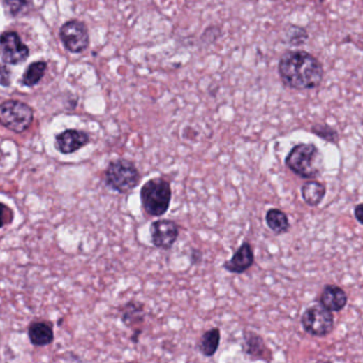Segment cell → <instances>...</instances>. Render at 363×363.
<instances>
[{"mask_svg":"<svg viewBox=\"0 0 363 363\" xmlns=\"http://www.w3.org/2000/svg\"><path fill=\"white\" fill-rule=\"evenodd\" d=\"M47 63L44 61H38L28 66L22 77V83L26 87H32L38 84L46 73Z\"/></svg>","mask_w":363,"mask_h":363,"instance_id":"19","label":"cell"},{"mask_svg":"<svg viewBox=\"0 0 363 363\" xmlns=\"http://www.w3.org/2000/svg\"><path fill=\"white\" fill-rule=\"evenodd\" d=\"M191 264H193V265L199 264V262H201V260H202L201 251L195 250V249H193V250L191 251Z\"/></svg>","mask_w":363,"mask_h":363,"instance_id":"25","label":"cell"},{"mask_svg":"<svg viewBox=\"0 0 363 363\" xmlns=\"http://www.w3.org/2000/svg\"><path fill=\"white\" fill-rule=\"evenodd\" d=\"M91 142V136L84 131L68 128L56 136V147L62 154H71Z\"/></svg>","mask_w":363,"mask_h":363,"instance_id":"11","label":"cell"},{"mask_svg":"<svg viewBox=\"0 0 363 363\" xmlns=\"http://www.w3.org/2000/svg\"><path fill=\"white\" fill-rule=\"evenodd\" d=\"M242 350L244 354L252 360H262L270 362L272 360V352L265 342L260 334L253 330H244Z\"/></svg>","mask_w":363,"mask_h":363,"instance_id":"10","label":"cell"},{"mask_svg":"<svg viewBox=\"0 0 363 363\" xmlns=\"http://www.w3.org/2000/svg\"><path fill=\"white\" fill-rule=\"evenodd\" d=\"M60 38L66 50L71 54H81L89 46V29L80 20L65 22L60 29Z\"/></svg>","mask_w":363,"mask_h":363,"instance_id":"7","label":"cell"},{"mask_svg":"<svg viewBox=\"0 0 363 363\" xmlns=\"http://www.w3.org/2000/svg\"><path fill=\"white\" fill-rule=\"evenodd\" d=\"M30 343L38 348H44L52 343L54 340L52 324L47 321H32L28 327Z\"/></svg>","mask_w":363,"mask_h":363,"instance_id":"14","label":"cell"},{"mask_svg":"<svg viewBox=\"0 0 363 363\" xmlns=\"http://www.w3.org/2000/svg\"><path fill=\"white\" fill-rule=\"evenodd\" d=\"M220 339L221 334L219 328L213 327L206 330L198 342V350L203 356L213 357L219 348Z\"/></svg>","mask_w":363,"mask_h":363,"instance_id":"16","label":"cell"},{"mask_svg":"<svg viewBox=\"0 0 363 363\" xmlns=\"http://www.w3.org/2000/svg\"><path fill=\"white\" fill-rule=\"evenodd\" d=\"M3 5L10 15L18 16L34 7V0H3Z\"/></svg>","mask_w":363,"mask_h":363,"instance_id":"20","label":"cell"},{"mask_svg":"<svg viewBox=\"0 0 363 363\" xmlns=\"http://www.w3.org/2000/svg\"><path fill=\"white\" fill-rule=\"evenodd\" d=\"M179 235V225L173 220L161 219L151 223V242L155 248L170 250Z\"/></svg>","mask_w":363,"mask_h":363,"instance_id":"9","label":"cell"},{"mask_svg":"<svg viewBox=\"0 0 363 363\" xmlns=\"http://www.w3.org/2000/svg\"><path fill=\"white\" fill-rule=\"evenodd\" d=\"M254 262L255 255L252 244L249 242H244L222 267L224 270L232 274H242L251 269Z\"/></svg>","mask_w":363,"mask_h":363,"instance_id":"12","label":"cell"},{"mask_svg":"<svg viewBox=\"0 0 363 363\" xmlns=\"http://www.w3.org/2000/svg\"><path fill=\"white\" fill-rule=\"evenodd\" d=\"M354 215L357 221L363 225V204H358V205L355 207Z\"/></svg>","mask_w":363,"mask_h":363,"instance_id":"24","label":"cell"},{"mask_svg":"<svg viewBox=\"0 0 363 363\" xmlns=\"http://www.w3.org/2000/svg\"><path fill=\"white\" fill-rule=\"evenodd\" d=\"M320 303L332 313H339L348 304V295L341 287L326 285L322 291Z\"/></svg>","mask_w":363,"mask_h":363,"instance_id":"13","label":"cell"},{"mask_svg":"<svg viewBox=\"0 0 363 363\" xmlns=\"http://www.w3.org/2000/svg\"><path fill=\"white\" fill-rule=\"evenodd\" d=\"M326 195L325 185L322 184L320 182L309 181L302 186V197L307 205L315 206L319 205L322 200Z\"/></svg>","mask_w":363,"mask_h":363,"instance_id":"17","label":"cell"},{"mask_svg":"<svg viewBox=\"0 0 363 363\" xmlns=\"http://www.w3.org/2000/svg\"><path fill=\"white\" fill-rule=\"evenodd\" d=\"M29 48L20 40L16 32H3L0 36V58L6 64L17 65L29 57Z\"/></svg>","mask_w":363,"mask_h":363,"instance_id":"8","label":"cell"},{"mask_svg":"<svg viewBox=\"0 0 363 363\" xmlns=\"http://www.w3.org/2000/svg\"><path fill=\"white\" fill-rule=\"evenodd\" d=\"M172 199L171 185L163 177H153L140 188V201L147 215L162 217L168 212Z\"/></svg>","mask_w":363,"mask_h":363,"instance_id":"3","label":"cell"},{"mask_svg":"<svg viewBox=\"0 0 363 363\" xmlns=\"http://www.w3.org/2000/svg\"><path fill=\"white\" fill-rule=\"evenodd\" d=\"M322 155L313 144H299L291 149L285 164L297 177L313 179L319 177L322 169Z\"/></svg>","mask_w":363,"mask_h":363,"instance_id":"2","label":"cell"},{"mask_svg":"<svg viewBox=\"0 0 363 363\" xmlns=\"http://www.w3.org/2000/svg\"><path fill=\"white\" fill-rule=\"evenodd\" d=\"M311 132L319 138L330 142H336L338 138H339L336 130L332 128V126H327V124H316L311 128Z\"/></svg>","mask_w":363,"mask_h":363,"instance_id":"21","label":"cell"},{"mask_svg":"<svg viewBox=\"0 0 363 363\" xmlns=\"http://www.w3.org/2000/svg\"><path fill=\"white\" fill-rule=\"evenodd\" d=\"M34 111L18 100H8L0 105V124L14 133L26 131L34 121Z\"/></svg>","mask_w":363,"mask_h":363,"instance_id":"5","label":"cell"},{"mask_svg":"<svg viewBox=\"0 0 363 363\" xmlns=\"http://www.w3.org/2000/svg\"><path fill=\"white\" fill-rule=\"evenodd\" d=\"M140 179L138 167L126 158L111 161L105 171V186L121 195L136 188Z\"/></svg>","mask_w":363,"mask_h":363,"instance_id":"4","label":"cell"},{"mask_svg":"<svg viewBox=\"0 0 363 363\" xmlns=\"http://www.w3.org/2000/svg\"><path fill=\"white\" fill-rule=\"evenodd\" d=\"M281 82L289 89L305 91L320 87L324 77L322 63L306 51H287L279 63Z\"/></svg>","mask_w":363,"mask_h":363,"instance_id":"1","label":"cell"},{"mask_svg":"<svg viewBox=\"0 0 363 363\" xmlns=\"http://www.w3.org/2000/svg\"><path fill=\"white\" fill-rule=\"evenodd\" d=\"M145 306L140 302L131 301L124 304L121 309V320L124 325L128 328H134L144 323Z\"/></svg>","mask_w":363,"mask_h":363,"instance_id":"15","label":"cell"},{"mask_svg":"<svg viewBox=\"0 0 363 363\" xmlns=\"http://www.w3.org/2000/svg\"><path fill=\"white\" fill-rule=\"evenodd\" d=\"M12 220H13V212H12V209L6 204L0 203V228L11 223Z\"/></svg>","mask_w":363,"mask_h":363,"instance_id":"22","label":"cell"},{"mask_svg":"<svg viewBox=\"0 0 363 363\" xmlns=\"http://www.w3.org/2000/svg\"><path fill=\"white\" fill-rule=\"evenodd\" d=\"M266 222L268 228L276 235H281L290 230L288 216L279 209H270L267 212Z\"/></svg>","mask_w":363,"mask_h":363,"instance_id":"18","label":"cell"},{"mask_svg":"<svg viewBox=\"0 0 363 363\" xmlns=\"http://www.w3.org/2000/svg\"><path fill=\"white\" fill-rule=\"evenodd\" d=\"M10 71L5 65L0 64V85L3 87H9L11 80H10Z\"/></svg>","mask_w":363,"mask_h":363,"instance_id":"23","label":"cell"},{"mask_svg":"<svg viewBox=\"0 0 363 363\" xmlns=\"http://www.w3.org/2000/svg\"><path fill=\"white\" fill-rule=\"evenodd\" d=\"M301 322L307 334L319 338L328 336L334 327V315L321 304L308 307L302 316Z\"/></svg>","mask_w":363,"mask_h":363,"instance_id":"6","label":"cell"}]
</instances>
